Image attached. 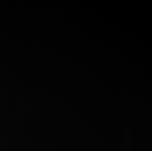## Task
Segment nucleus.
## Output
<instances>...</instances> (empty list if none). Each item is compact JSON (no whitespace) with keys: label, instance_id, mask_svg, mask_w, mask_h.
<instances>
[]
</instances>
